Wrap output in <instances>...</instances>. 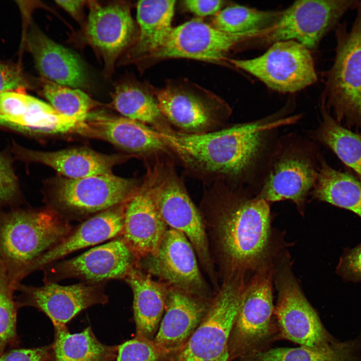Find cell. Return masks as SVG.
Segmentation results:
<instances>
[{"instance_id": "6da1fadb", "label": "cell", "mask_w": 361, "mask_h": 361, "mask_svg": "<svg viewBox=\"0 0 361 361\" xmlns=\"http://www.w3.org/2000/svg\"><path fill=\"white\" fill-rule=\"evenodd\" d=\"M287 104L265 117L200 134L172 129L159 135L173 155L193 174L215 183L259 191L279 144V128L296 123Z\"/></svg>"}, {"instance_id": "7a4b0ae2", "label": "cell", "mask_w": 361, "mask_h": 361, "mask_svg": "<svg viewBox=\"0 0 361 361\" xmlns=\"http://www.w3.org/2000/svg\"><path fill=\"white\" fill-rule=\"evenodd\" d=\"M199 210L221 283L273 267V234L267 202L252 197L245 188L216 183L205 194Z\"/></svg>"}, {"instance_id": "3957f363", "label": "cell", "mask_w": 361, "mask_h": 361, "mask_svg": "<svg viewBox=\"0 0 361 361\" xmlns=\"http://www.w3.org/2000/svg\"><path fill=\"white\" fill-rule=\"evenodd\" d=\"M73 229L69 221L51 207L0 209V268L21 283L35 263Z\"/></svg>"}, {"instance_id": "277c9868", "label": "cell", "mask_w": 361, "mask_h": 361, "mask_svg": "<svg viewBox=\"0 0 361 361\" xmlns=\"http://www.w3.org/2000/svg\"><path fill=\"white\" fill-rule=\"evenodd\" d=\"M349 29L345 22L335 28L332 66L325 73L321 106L343 126L361 132V1Z\"/></svg>"}, {"instance_id": "5b68a950", "label": "cell", "mask_w": 361, "mask_h": 361, "mask_svg": "<svg viewBox=\"0 0 361 361\" xmlns=\"http://www.w3.org/2000/svg\"><path fill=\"white\" fill-rule=\"evenodd\" d=\"M146 175L152 198L162 219L169 228L182 233L190 241L201 270L214 291H217L220 281L211 256L202 214L175 172L172 161L163 160L148 164Z\"/></svg>"}, {"instance_id": "8992f818", "label": "cell", "mask_w": 361, "mask_h": 361, "mask_svg": "<svg viewBox=\"0 0 361 361\" xmlns=\"http://www.w3.org/2000/svg\"><path fill=\"white\" fill-rule=\"evenodd\" d=\"M274 272L273 267L262 269L247 282L229 340V361L280 339L274 314Z\"/></svg>"}, {"instance_id": "52a82bcc", "label": "cell", "mask_w": 361, "mask_h": 361, "mask_svg": "<svg viewBox=\"0 0 361 361\" xmlns=\"http://www.w3.org/2000/svg\"><path fill=\"white\" fill-rule=\"evenodd\" d=\"M319 157L307 142L294 137L279 140L256 196L268 203L291 200L303 215L316 182Z\"/></svg>"}, {"instance_id": "ba28073f", "label": "cell", "mask_w": 361, "mask_h": 361, "mask_svg": "<svg viewBox=\"0 0 361 361\" xmlns=\"http://www.w3.org/2000/svg\"><path fill=\"white\" fill-rule=\"evenodd\" d=\"M246 283L220 284L203 320L172 361H229V340Z\"/></svg>"}, {"instance_id": "9c48e42d", "label": "cell", "mask_w": 361, "mask_h": 361, "mask_svg": "<svg viewBox=\"0 0 361 361\" xmlns=\"http://www.w3.org/2000/svg\"><path fill=\"white\" fill-rule=\"evenodd\" d=\"M139 185L135 179L112 173L80 178H61L53 190L54 209L68 220V217H91L124 204Z\"/></svg>"}, {"instance_id": "30bf717a", "label": "cell", "mask_w": 361, "mask_h": 361, "mask_svg": "<svg viewBox=\"0 0 361 361\" xmlns=\"http://www.w3.org/2000/svg\"><path fill=\"white\" fill-rule=\"evenodd\" d=\"M289 265L283 263L275 276L278 298L274 314L280 339L313 348L331 347L339 340L325 328Z\"/></svg>"}, {"instance_id": "8fae6325", "label": "cell", "mask_w": 361, "mask_h": 361, "mask_svg": "<svg viewBox=\"0 0 361 361\" xmlns=\"http://www.w3.org/2000/svg\"><path fill=\"white\" fill-rule=\"evenodd\" d=\"M230 62L279 93L297 92L317 80L310 51L295 41L277 42L258 57Z\"/></svg>"}, {"instance_id": "7c38bea8", "label": "cell", "mask_w": 361, "mask_h": 361, "mask_svg": "<svg viewBox=\"0 0 361 361\" xmlns=\"http://www.w3.org/2000/svg\"><path fill=\"white\" fill-rule=\"evenodd\" d=\"M357 3V0L295 1L282 11L274 27L254 42L271 45L277 42L292 40L312 50L336 27L346 12L355 9Z\"/></svg>"}, {"instance_id": "4fadbf2b", "label": "cell", "mask_w": 361, "mask_h": 361, "mask_svg": "<svg viewBox=\"0 0 361 361\" xmlns=\"http://www.w3.org/2000/svg\"><path fill=\"white\" fill-rule=\"evenodd\" d=\"M136 266L169 287L208 299L214 295L191 243L174 229L168 228L155 254L139 260Z\"/></svg>"}, {"instance_id": "5bb4252c", "label": "cell", "mask_w": 361, "mask_h": 361, "mask_svg": "<svg viewBox=\"0 0 361 361\" xmlns=\"http://www.w3.org/2000/svg\"><path fill=\"white\" fill-rule=\"evenodd\" d=\"M136 265L130 248L120 237L96 246L68 260L45 267L44 282L56 283L75 278L83 282L104 283L112 279H124Z\"/></svg>"}, {"instance_id": "9a60e30c", "label": "cell", "mask_w": 361, "mask_h": 361, "mask_svg": "<svg viewBox=\"0 0 361 361\" xmlns=\"http://www.w3.org/2000/svg\"><path fill=\"white\" fill-rule=\"evenodd\" d=\"M20 307L31 306L46 314L54 327L66 326L82 310L108 301L105 293L104 283L81 282L62 286L57 283H44L40 287L20 283L17 290Z\"/></svg>"}, {"instance_id": "2e32d148", "label": "cell", "mask_w": 361, "mask_h": 361, "mask_svg": "<svg viewBox=\"0 0 361 361\" xmlns=\"http://www.w3.org/2000/svg\"><path fill=\"white\" fill-rule=\"evenodd\" d=\"M258 34H228L199 19H193L172 28L162 45L149 56L219 61L234 47L255 38Z\"/></svg>"}, {"instance_id": "e0dca14e", "label": "cell", "mask_w": 361, "mask_h": 361, "mask_svg": "<svg viewBox=\"0 0 361 361\" xmlns=\"http://www.w3.org/2000/svg\"><path fill=\"white\" fill-rule=\"evenodd\" d=\"M87 3L89 15L85 25L86 37L103 58L108 75L134 39L135 25L130 7L124 2L105 5L95 1Z\"/></svg>"}, {"instance_id": "ac0fdd59", "label": "cell", "mask_w": 361, "mask_h": 361, "mask_svg": "<svg viewBox=\"0 0 361 361\" xmlns=\"http://www.w3.org/2000/svg\"><path fill=\"white\" fill-rule=\"evenodd\" d=\"M159 109L167 121L179 131L200 134L215 131L231 111L224 102H211L183 88L167 87L156 93Z\"/></svg>"}, {"instance_id": "d6986e66", "label": "cell", "mask_w": 361, "mask_h": 361, "mask_svg": "<svg viewBox=\"0 0 361 361\" xmlns=\"http://www.w3.org/2000/svg\"><path fill=\"white\" fill-rule=\"evenodd\" d=\"M168 228L153 201L146 174L125 203L121 238L131 250L137 263L157 252Z\"/></svg>"}, {"instance_id": "ffe728a7", "label": "cell", "mask_w": 361, "mask_h": 361, "mask_svg": "<svg viewBox=\"0 0 361 361\" xmlns=\"http://www.w3.org/2000/svg\"><path fill=\"white\" fill-rule=\"evenodd\" d=\"M0 126L23 133L49 134L77 131L79 123L40 99L10 91L0 94Z\"/></svg>"}, {"instance_id": "44dd1931", "label": "cell", "mask_w": 361, "mask_h": 361, "mask_svg": "<svg viewBox=\"0 0 361 361\" xmlns=\"http://www.w3.org/2000/svg\"><path fill=\"white\" fill-rule=\"evenodd\" d=\"M86 122L94 135L125 151L148 159V164L173 155L159 132L140 122L92 112Z\"/></svg>"}, {"instance_id": "7402d4cb", "label": "cell", "mask_w": 361, "mask_h": 361, "mask_svg": "<svg viewBox=\"0 0 361 361\" xmlns=\"http://www.w3.org/2000/svg\"><path fill=\"white\" fill-rule=\"evenodd\" d=\"M212 299L202 298L169 287L165 314L153 340L170 356H173L201 323Z\"/></svg>"}, {"instance_id": "603a6c76", "label": "cell", "mask_w": 361, "mask_h": 361, "mask_svg": "<svg viewBox=\"0 0 361 361\" xmlns=\"http://www.w3.org/2000/svg\"><path fill=\"white\" fill-rule=\"evenodd\" d=\"M27 42L36 68L44 79L79 89L87 86L86 68L76 53L57 43L34 26L28 33Z\"/></svg>"}, {"instance_id": "cb8c5ba5", "label": "cell", "mask_w": 361, "mask_h": 361, "mask_svg": "<svg viewBox=\"0 0 361 361\" xmlns=\"http://www.w3.org/2000/svg\"><path fill=\"white\" fill-rule=\"evenodd\" d=\"M87 218L33 265L32 272L44 269L66 255L121 235L125 203Z\"/></svg>"}, {"instance_id": "d4e9b609", "label": "cell", "mask_w": 361, "mask_h": 361, "mask_svg": "<svg viewBox=\"0 0 361 361\" xmlns=\"http://www.w3.org/2000/svg\"><path fill=\"white\" fill-rule=\"evenodd\" d=\"M13 151L19 159L47 165L69 178L112 173L113 167L121 160L119 156L104 154L87 148L42 151L15 144Z\"/></svg>"}, {"instance_id": "484cf974", "label": "cell", "mask_w": 361, "mask_h": 361, "mask_svg": "<svg viewBox=\"0 0 361 361\" xmlns=\"http://www.w3.org/2000/svg\"><path fill=\"white\" fill-rule=\"evenodd\" d=\"M124 280L133 293L136 335L153 340L165 310L169 286L136 265Z\"/></svg>"}, {"instance_id": "4316f807", "label": "cell", "mask_w": 361, "mask_h": 361, "mask_svg": "<svg viewBox=\"0 0 361 361\" xmlns=\"http://www.w3.org/2000/svg\"><path fill=\"white\" fill-rule=\"evenodd\" d=\"M176 1H140L137 4L139 35L128 52L129 60L149 56L163 44L172 27L171 24Z\"/></svg>"}, {"instance_id": "83f0119b", "label": "cell", "mask_w": 361, "mask_h": 361, "mask_svg": "<svg viewBox=\"0 0 361 361\" xmlns=\"http://www.w3.org/2000/svg\"><path fill=\"white\" fill-rule=\"evenodd\" d=\"M312 198L349 210L361 218V179L336 170L320 157Z\"/></svg>"}, {"instance_id": "f1b7e54d", "label": "cell", "mask_w": 361, "mask_h": 361, "mask_svg": "<svg viewBox=\"0 0 361 361\" xmlns=\"http://www.w3.org/2000/svg\"><path fill=\"white\" fill-rule=\"evenodd\" d=\"M239 361H361V334L325 349L269 347L248 353Z\"/></svg>"}, {"instance_id": "f546056e", "label": "cell", "mask_w": 361, "mask_h": 361, "mask_svg": "<svg viewBox=\"0 0 361 361\" xmlns=\"http://www.w3.org/2000/svg\"><path fill=\"white\" fill-rule=\"evenodd\" d=\"M52 361H115L117 346L101 342L90 326L71 333L66 326L55 327Z\"/></svg>"}, {"instance_id": "4dcf8cb0", "label": "cell", "mask_w": 361, "mask_h": 361, "mask_svg": "<svg viewBox=\"0 0 361 361\" xmlns=\"http://www.w3.org/2000/svg\"><path fill=\"white\" fill-rule=\"evenodd\" d=\"M112 105L124 117L149 125L163 132L172 129L162 114L156 99L140 86L128 82L116 85Z\"/></svg>"}, {"instance_id": "1f68e13d", "label": "cell", "mask_w": 361, "mask_h": 361, "mask_svg": "<svg viewBox=\"0 0 361 361\" xmlns=\"http://www.w3.org/2000/svg\"><path fill=\"white\" fill-rule=\"evenodd\" d=\"M322 119L312 138L331 149L361 179V132H353L338 122L321 106Z\"/></svg>"}, {"instance_id": "d6a6232c", "label": "cell", "mask_w": 361, "mask_h": 361, "mask_svg": "<svg viewBox=\"0 0 361 361\" xmlns=\"http://www.w3.org/2000/svg\"><path fill=\"white\" fill-rule=\"evenodd\" d=\"M282 11H263L234 5L221 10L214 18L213 27L231 34L263 32L275 26Z\"/></svg>"}, {"instance_id": "836d02e7", "label": "cell", "mask_w": 361, "mask_h": 361, "mask_svg": "<svg viewBox=\"0 0 361 361\" xmlns=\"http://www.w3.org/2000/svg\"><path fill=\"white\" fill-rule=\"evenodd\" d=\"M44 80V96L56 111L66 117L86 122L92 109L99 105L81 89Z\"/></svg>"}, {"instance_id": "e575fe53", "label": "cell", "mask_w": 361, "mask_h": 361, "mask_svg": "<svg viewBox=\"0 0 361 361\" xmlns=\"http://www.w3.org/2000/svg\"><path fill=\"white\" fill-rule=\"evenodd\" d=\"M18 284L0 268V355L19 343L17 322L20 307L14 298Z\"/></svg>"}, {"instance_id": "d590c367", "label": "cell", "mask_w": 361, "mask_h": 361, "mask_svg": "<svg viewBox=\"0 0 361 361\" xmlns=\"http://www.w3.org/2000/svg\"><path fill=\"white\" fill-rule=\"evenodd\" d=\"M170 356L153 340L136 335L117 346L116 361H161Z\"/></svg>"}, {"instance_id": "8d00e7d4", "label": "cell", "mask_w": 361, "mask_h": 361, "mask_svg": "<svg viewBox=\"0 0 361 361\" xmlns=\"http://www.w3.org/2000/svg\"><path fill=\"white\" fill-rule=\"evenodd\" d=\"M20 192L12 160L4 153H0V207L13 205L19 199Z\"/></svg>"}, {"instance_id": "74e56055", "label": "cell", "mask_w": 361, "mask_h": 361, "mask_svg": "<svg viewBox=\"0 0 361 361\" xmlns=\"http://www.w3.org/2000/svg\"><path fill=\"white\" fill-rule=\"evenodd\" d=\"M337 270L345 280L361 281V243L343 253Z\"/></svg>"}, {"instance_id": "f35d334b", "label": "cell", "mask_w": 361, "mask_h": 361, "mask_svg": "<svg viewBox=\"0 0 361 361\" xmlns=\"http://www.w3.org/2000/svg\"><path fill=\"white\" fill-rule=\"evenodd\" d=\"M0 361H52V345L7 350L0 355Z\"/></svg>"}, {"instance_id": "ab89813d", "label": "cell", "mask_w": 361, "mask_h": 361, "mask_svg": "<svg viewBox=\"0 0 361 361\" xmlns=\"http://www.w3.org/2000/svg\"><path fill=\"white\" fill-rule=\"evenodd\" d=\"M24 85L23 77L15 67L0 63V94L22 87Z\"/></svg>"}, {"instance_id": "60d3db41", "label": "cell", "mask_w": 361, "mask_h": 361, "mask_svg": "<svg viewBox=\"0 0 361 361\" xmlns=\"http://www.w3.org/2000/svg\"><path fill=\"white\" fill-rule=\"evenodd\" d=\"M185 7L191 12L199 17L217 15L225 4L220 0H186Z\"/></svg>"}, {"instance_id": "b9f144b4", "label": "cell", "mask_w": 361, "mask_h": 361, "mask_svg": "<svg viewBox=\"0 0 361 361\" xmlns=\"http://www.w3.org/2000/svg\"><path fill=\"white\" fill-rule=\"evenodd\" d=\"M56 3L70 15L78 22L82 23L83 8L86 1H56Z\"/></svg>"}]
</instances>
